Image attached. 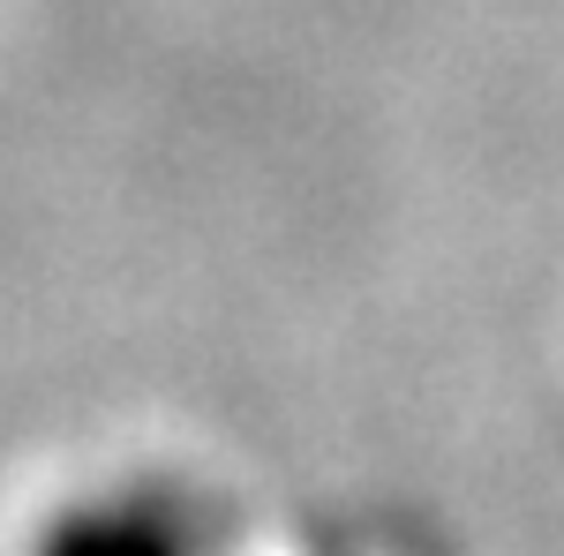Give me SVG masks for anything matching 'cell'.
Returning <instances> with one entry per match:
<instances>
[{"instance_id": "1", "label": "cell", "mask_w": 564, "mask_h": 556, "mask_svg": "<svg viewBox=\"0 0 564 556\" xmlns=\"http://www.w3.org/2000/svg\"><path fill=\"white\" fill-rule=\"evenodd\" d=\"M45 556H174V542H166L151 519L113 512V519H68Z\"/></svg>"}]
</instances>
